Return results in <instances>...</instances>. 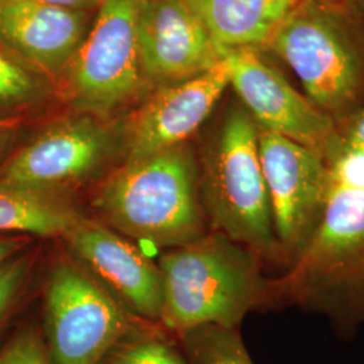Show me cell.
Masks as SVG:
<instances>
[{"mask_svg":"<svg viewBox=\"0 0 364 364\" xmlns=\"http://www.w3.org/2000/svg\"><path fill=\"white\" fill-rule=\"evenodd\" d=\"M6 144H7V135H6V132L0 131V156L3 154Z\"/></svg>","mask_w":364,"mask_h":364,"instance_id":"obj_26","label":"cell"},{"mask_svg":"<svg viewBox=\"0 0 364 364\" xmlns=\"http://www.w3.org/2000/svg\"><path fill=\"white\" fill-rule=\"evenodd\" d=\"M297 76L304 95L335 126L364 105V21L338 0H301L262 52Z\"/></svg>","mask_w":364,"mask_h":364,"instance_id":"obj_5","label":"cell"},{"mask_svg":"<svg viewBox=\"0 0 364 364\" xmlns=\"http://www.w3.org/2000/svg\"><path fill=\"white\" fill-rule=\"evenodd\" d=\"M270 287L272 309L318 313L340 338L355 336L364 323V188L333 186L308 245Z\"/></svg>","mask_w":364,"mask_h":364,"instance_id":"obj_2","label":"cell"},{"mask_svg":"<svg viewBox=\"0 0 364 364\" xmlns=\"http://www.w3.org/2000/svg\"><path fill=\"white\" fill-rule=\"evenodd\" d=\"M38 95L36 78L25 68L0 53V105H19Z\"/></svg>","mask_w":364,"mask_h":364,"instance_id":"obj_20","label":"cell"},{"mask_svg":"<svg viewBox=\"0 0 364 364\" xmlns=\"http://www.w3.org/2000/svg\"><path fill=\"white\" fill-rule=\"evenodd\" d=\"M115 138L103 123L72 117L42 131L0 166V183L37 195H66L103 169Z\"/></svg>","mask_w":364,"mask_h":364,"instance_id":"obj_9","label":"cell"},{"mask_svg":"<svg viewBox=\"0 0 364 364\" xmlns=\"http://www.w3.org/2000/svg\"><path fill=\"white\" fill-rule=\"evenodd\" d=\"M26 235H0V264L26 251Z\"/></svg>","mask_w":364,"mask_h":364,"instance_id":"obj_23","label":"cell"},{"mask_svg":"<svg viewBox=\"0 0 364 364\" xmlns=\"http://www.w3.org/2000/svg\"><path fill=\"white\" fill-rule=\"evenodd\" d=\"M81 216L68 198L0 183V235L64 236Z\"/></svg>","mask_w":364,"mask_h":364,"instance_id":"obj_16","label":"cell"},{"mask_svg":"<svg viewBox=\"0 0 364 364\" xmlns=\"http://www.w3.org/2000/svg\"><path fill=\"white\" fill-rule=\"evenodd\" d=\"M197 162L210 230L248 248L266 267L285 270L260 164L259 126L239 100L224 109Z\"/></svg>","mask_w":364,"mask_h":364,"instance_id":"obj_3","label":"cell"},{"mask_svg":"<svg viewBox=\"0 0 364 364\" xmlns=\"http://www.w3.org/2000/svg\"><path fill=\"white\" fill-rule=\"evenodd\" d=\"M230 87L262 130L302 144L328 164L338 150L335 123L269 64L259 50L225 53Z\"/></svg>","mask_w":364,"mask_h":364,"instance_id":"obj_10","label":"cell"},{"mask_svg":"<svg viewBox=\"0 0 364 364\" xmlns=\"http://www.w3.org/2000/svg\"><path fill=\"white\" fill-rule=\"evenodd\" d=\"M88 33V14L33 0H0V42L48 70L68 65Z\"/></svg>","mask_w":364,"mask_h":364,"instance_id":"obj_14","label":"cell"},{"mask_svg":"<svg viewBox=\"0 0 364 364\" xmlns=\"http://www.w3.org/2000/svg\"><path fill=\"white\" fill-rule=\"evenodd\" d=\"M93 205L105 225L153 247H181L209 231L198 162L188 144L129 161L99 189Z\"/></svg>","mask_w":364,"mask_h":364,"instance_id":"obj_4","label":"cell"},{"mask_svg":"<svg viewBox=\"0 0 364 364\" xmlns=\"http://www.w3.org/2000/svg\"><path fill=\"white\" fill-rule=\"evenodd\" d=\"M164 287L161 324L174 336L201 326L239 329L246 314L272 309L270 279L248 248L209 230L158 262Z\"/></svg>","mask_w":364,"mask_h":364,"instance_id":"obj_1","label":"cell"},{"mask_svg":"<svg viewBox=\"0 0 364 364\" xmlns=\"http://www.w3.org/2000/svg\"><path fill=\"white\" fill-rule=\"evenodd\" d=\"M139 49L144 78L171 85L219 64L224 53L186 0H144Z\"/></svg>","mask_w":364,"mask_h":364,"instance_id":"obj_12","label":"cell"},{"mask_svg":"<svg viewBox=\"0 0 364 364\" xmlns=\"http://www.w3.org/2000/svg\"><path fill=\"white\" fill-rule=\"evenodd\" d=\"M338 1L348 13L364 21V0H338Z\"/></svg>","mask_w":364,"mask_h":364,"instance_id":"obj_25","label":"cell"},{"mask_svg":"<svg viewBox=\"0 0 364 364\" xmlns=\"http://www.w3.org/2000/svg\"><path fill=\"white\" fill-rule=\"evenodd\" d=\"M336 130H338V144L333 158L340 151H359L364 154V105L352 117L338 124Z\"/></svg>","mask_w":364,"mask_h":364,"instance_id":"obj_22","label":"cell"},{"mask_svg":"<svg viewBox=\"0 0 364 364\" xmlns=\"http://www.w3.org/2000/svg\"><path fill=\"white\" fill-rule=\"evenodd\" d=\"M144 0H103L70 64V90L82 108L108 114L144 84L139 14Z\"/></svg>","mask_w":364,"mask_h":364,"instance_id":"obj_7","label":"cell"},{"mask_svg":"<svg viewBox=\"0 0 364 364\" xmlns=\"http://www.w3.org/2000/svg\"><path fill=\"white\" fill-rule=\"evenodd\" d=\"M46 6L75 10V11H88L95 7H99L103 0H33Z\"/></svg>","mask_w":364,"mask_h":364,"instance_id":"obj_24","label":"cell"},{"mask_svg":"<svg viewBox=\"0 0 364 364\" xmlns=\"http://www.w3.org/2000/svg\"><path fill=\"white\" fill-rule=\"evenodd\" d=\"M230 88L227 58L207 72L164 87L136 114L129 134V161L186 144Z\"/></svg>","mask_w":364,"mask_h":364,"instance_id":"obj_13","label":"cell"},{"mask_svg":"<svg viewBox=\"0 0 364 364\" xmlns=\"http://www.w3.org/2000/svg\"><path fill=\"white\" fill-rule=\"evenodd\" d=\"M34 255L23 251L0 264V331L6 326L27 285Z\"/></svg>","mask_w":364,"mask_h":364,"instance_id":"obj_19","label":"cell"},{"mask_svg":"<svg viewBox=\"0 0 364 364\" xmlns=\"http://www.w3.org/2000/svg\"><path fill=\"white\" fill-rule=\"evenodd\" d=\"M99 364H192L180 343L141 321L117 340Z\"/></svg>","mask_w":364,"mask_h":364,"instance_id":"obj_17","label":"cell"},{"mask_svg":"<svg viewBox=\"0 0 364 364\" xmlns=\"http://www.w3.org/2000/svg\"><path fill=\"white\" fill-rule=\"evenodd\" d=\"M208 28L210 37L228 53L262 52L274 31L301 0H186Z\"/></svg>","mask_w":364,"mask_h":364,"instance_id":"obj_15","label":"cell"},{"mask_svg":"<svg viewBox=\"0 0 364 364\" xmlns=\"http://www.w3.org/2000/svg\"><path fill=\"white\" fill-rule=\"evenodd\" d=\"M259 156L285 272L308 245L333 191L326 161L308 147L259 129Z\"/></svg>","mask_w":364,"mask_h":364,"instance_id":"obj_8","label":"cell"},{"mask_svg":"<svg viewBox=\"0 0 364 364\" xmlns=\"http://www.w3.org/2000/svg\"><path fill=\"white\" fill-rule=\"evenodd\" d=\"M82 266L135 318L156 324L164 309L158 264L105 223L81 216L63 236Z\"/></svg>","mask_w":364,"mask_h":364,"instance_id":"obj_11","label":"cell"},{"mask_svg":"<svg viewBox=\"0 0 364 364\" xmlns=\"http://www.w3.org/2000/svg\"><path fill=\"white\" fill-rule=\"evenodd\" d=\"M141 323L95 277L72 260L53 266L45 289L42 338L52 364H99Z\"/></svg>","mask_w":364,"mask_h":364,"instance_id":"obj_6","label":"cell"},{"mask_svg":"<svg viewBox=\"0 0 364 364\" xmlns=\"http://www.w3.org/2000/svg\"><path fill=\"white\" fill-rule=\"evenodd\" d=\"M176 338L192 364H254L239 329L201 326Z\"/></svg>","mask_w":364,"mask_h":364,"instance_id":"obj_18","label":"cell"},{"mask_svg":"<svg viewBox=\"0 0 364 364\" xmlns=\"http://www.w3.org/2000/svg\"><path fill=\"white\" fill-rule=\"evenodd\" d=\"M0 364H52L42 333L23 328L0 350Z\"/></svg>","mask_w":364,"mask_h":364,"instance_id":"obj_21","label":"cell"}]
</instances>
